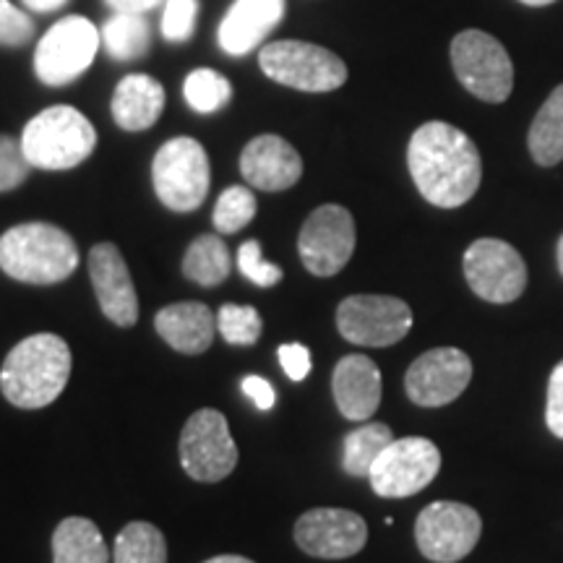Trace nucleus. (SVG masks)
<instances>
[{
  "label": "nucleus",
  "instance_id": "f257e3e1",
  "mask_svg": "<svg viewBox=\"0 0 563 563\" xmlns=\"http://www.w3.org/2000/svg\"><path fill=\"white\" fill-rule=\"evenodd\" d=\"M407 167L422 199L439 209H456L477 194L483 162L475 141L452 123H422L407 146Z\"/></svg>",
  "mask_w": 563,
  "mask_h": 563
},
{
  "label": "nucleus",
  "instance_id": "f03ea898",
  "mask_svg": "<svg viewBox=\"0 0 563 563\" xmlns=\"http://www.w3.org/2000/svg\"><path fill=\"white\" fill-rule=\"evenodd\" d=\"M70 347L58 334H32L21 340L0 368V391L19 410H42L66 389Z\"/></svg>",
  "mask_w": 563,
  "mask_h": 563
},
{
  "label": "nucleus",
  "instance_id": "7ed1b4c3",
  "mask_svg": "<svg viewBox=\"0 0 563 563\" xmlns=\"http://www.w3.org/2000/svg\"><path fill=\"white\" fill-rule=\"evenodd\" d=\"M79 266V249L66 230L24 222L0 235V269L24 285H58Z\"/></svg>",
  "mask_w": 563,
  "mask_h": 563
},
{
  "label": "nucleus",
  "instance_id": "20e7f679",
  "mask_svg": "<svg viewBox=\"0 0 563 563\" xmlns=\"http://www.w3.org/2000/svg\"><path fill=\"white\" fill-rule=\"evenodd\" d=\"M26 159L37 170H70L97 150V131L84 112L70 104H53L37 112L21 133Z\"/></svg>",
  "mask_w": 563,
  "mask_h": 563
},
{
  "label": "nucleus",
  "instance_id": "39448f33",
  "mask_svg": "<svg viewBox=\"0 0 563 563\" xmlns=\"http://www.w3.org/2000/svg\"><path fill=\"white\" fill-rule=\"evenodd\" d=\"M258 66L264 76L282 87L311 91V95L334 91L347 81V66L340 55L302 40L269 42L258 53Z\"/></svg>",
  "mask_w": 563,
  "mask_h": 563
},
{
  "label": "nucleus",
  "instance_id": "423d86ee",
  "mask_svg": "<svg viewBox=\"0 0 563 563\" xmlns=\"http://www.w3.org/2000/svg\"><path fill=\"white\" fill-rule=\"evenodd\" d=\"M152 183L157 199L170 211L188 214L199 209L211 183L207 150L191 136L165 141L154 154Z\"/></svg>",
  "mask_w": 563,
  "mask_h": 563
},
{
  "label": "nucleus",
  "instance_id": "0eeeda50",
  "mask_svg": "<svg viewBox=\"0 0 563 563\" xmlns=\"http://www.w3.org/2000/svg\"><path fill=\"white\" fill-rule=\"evenodd\" d=\"M452 66L462 87L483 102H506L514 89V63L488 32L467 30L452 40Z\"/></svg>",
  "mask_w": 563,
  "mask_h": 563
},
{
  "label": "nucleus",
  "instance_id": "6e6552de",
  "mask_svg": "<svg viewBox=\"0 0 563 563\" xmlns=\"http://www.w3.org/2000/svg\"><path fill=\"white\" fill-rule=\"evenodd\" d=\"M102 34L84 16L55 21L34 51V74L45 87H66L76 81L97 58Z\"/></svg>",
  "mask_w": 563,
  "mask_h": 563
},
{
  "label": "nucleus",
  "instance_id": "1a4fd4ad",
  "mask_svg": "<svg viewBox=\"0 0 563 563\" xmlns=\"http://www.w3.org/2000/svg\"><path fill=\"white\" fill-rule=\"evenodd\" d=\"M441 470V452L431 439H394L371 467V488L382 498H407L426 490Z\"/></svg>",
  "mask_w": 563,
  "mask_h": 563
},
{
  "label": "nucleus",
  "instance_id": "9d476101",
  "mask_svg": "<svg viewBox=\"0 0 563 563\" xmlns=\"http://www.w3.org/2000/svg\"><path fill=\"white\" fill-rule=\"evenodd\" d=\"M336 329L361 347H389L412 329V311L391 295H350L336 308Z\"/></svg>",
  "mask_w": 563,
  "mask_h": 563
},
{
  "label": "nucleus",
  "instance_id": "9b49d317",
  "mask_svg": "<svg viewBox=\"0 0 563 563\" xmlns=\"http://www.w3.org/2000/svg\"><path fill=\"white\" fill-rule=\"evenodd\" d=\"M180 464L196 483H220L238 464L228 418L220 410L194 412L180 433Z\"/></svg>",
  "mask_w": 563,
  "mask_h": 563
},
{
  "label": "nucleus",
  "instance_id": "f8f14e48",
  "mask_svg": "<svg viewBox=\"0 0 563 563\" xmlns=\"http://www.w3.org/2000/svg\"><path fill=\"white\" fill-rule=\"evenodd\" d=\"M483 534V519L473 506L435 501L420 511L415 540L420 553L433 563H456L475 551Z\"/></svg>",
  "mask_w": 563,
  "mask_h": 563
},
{
  "label": "nucleus",
  "instance_id": "ddd939ff",
  "mask_svg": "<svg viewBox=\"0 0 563 563\" xmlns=\"http://www.w3.org/2000/svg\"><path fill=\"white\" fill-rule=\"evenodd\" d=\"M355 243V220L350 211L340 203H323L300 228V262L313 277H334L350 264Z\"/></svg>",
  "mask_w": 563,
  "mask_h": 563
},
{
  "label": "nucleus",
  "instance_id": "4468645a",
  "mask_svg": "<svg viewBox=\"0 0 563 563\" xmlns=\"http://www.w3.org/2000/svg\"><path fill=\"white\" fill-rule=\"evenodd\" d=\"M464 279L477 298L514 302L527 287V264L519 251L498 238H481L464 251Z\"/></svg>",
  "mask_w": 563,
  "mask_h": 563
},
{
  "label": "nucleus",
  "instance_id": "2eb2a0df",
  "mask_svg": "<svg viewBox=\"0 0 563 563\" xmlns=\"http://www.w3.org/2000/svg\"><path fill=\"white\" fill-rule=\"evenodd\" d=\"M473 382V361L456 347L422 352L405 376V391L418 407H443L462 397Z\"/></svg>",
  "mask_w": 563,
  "mask_h": 563
},
{
  "label": "nucleus",
  "instance_id": "dca6fc26",
  "mask_svg": "<svg viewBox=\"0 0 563 563\" xmlns=\"http://www.w3.org/2000/svg\"><path fill=\"white\" fill-rule=\"evenodd\" d=\"M295 543L313 559H350L368 543V525L347 509H311L295 522Z\"/></svg>",
  "mask_w": 563,
  "mask_h": 563
},
{
  "label": "nucleus",
  "instance_id": "f3484780",
  "mask_svg": "<svg viewBox=\"0 0 563 563\" xmlns=\"http://www.w3.org/2000/svg\"><path fill=\"white\" fill-rule=\"evenodd\" d=\"M89 277L104 319L115 327L131 329L139 321V295L121 249L112 243H97L89 251Z\"/></svg>",
  "mask_w": 563,
  "mask_h": 563
},
{
  "label": "nucleus",
  "instance_id": "a211bd4d",
  "mask_svg": "<svg viewBox=\"0 0 563 563\" xmlns=\"http://www.w3.org/2000/svg\"><path fill=\"white\" fill-rule=\"evenodd\" d=\"M241 173L258 191H287L302 175V159L290 141L274 133L251 139L241 154Z\"/></svg>",
  "mask_w": 563,
  "mask_h": 563
},
{
  "label": "nucleus",
  "instance_id": "6ab92c4d",
  "mask_svg": "<svg viewBox=\"0 0 563 563\" xmlns=\"http://www.w3.org/2000/svg\"><path fill=\"white\" fill-rule=\"evenodd\" d=\"M285 0H235L217 30L220 47L232 58L256 51L272 30L285 19Z\"/></svg>",
  "mask_w": 563,
  "mask_h": 563
},
{
  "label": "nucleus",
  "instance_id": "aec40b11",
  "mask_svg": "<svg viewBox=\"0 0 563 563\" xmlns=\"http://www.w3.org/2000/svg\"><path fill=\"white\" fill-rule=\"evenodd\" d=\"M340 412L352 422L371 420L382 405V371L365 355H344L332 373Z\"/></svg>",
  "mask_w": 563,
  "mask_h": 563
},
{
  "label": "nucleus",
  "instance_id": "412c9836",
  "mask_svg": "<svg viewBox=\"0 0 563 563\" xmlns=\"http://www.w3.org/2000/svg\"><path fill=\"white\" fill-rule=\"evenodd\" d=\"M154 329L183 355H201L217 334V316L203 302H173L154 316Z\"/></svg>",
  "mask_w": 563,
  "mask_h": 563
},
{
  "label": "nucleus",
  "instance_id": "4be33fe9",
  "mask_svg": "<svg viewBox=\"0 0 563 563\" xmlns=\"http://www.w3.org/2000/svg\"><path fill=\"white\" fill-rule=\"evenodd\" d=\"M112 121L123 131H150L165 110V87L146 74L123 76L112 91Z\"/></svg>",
  "mask_w": 563,
  "mask_h": 563
},
{
  "label": "nucleus",
  "instance_id": "5701e85b",
  "mask_svg": "<svg viewBox=\"0 0 563 563\" xmlns=\"http://www.w3.org/2000/svg\"><path fill=\"white\" fill-rule=\"evenodd\" d=\"M53 563H110V551L91 519L68 517L53 532Z\"/></svg>",
  "mask_w": 563,
  "mask_h": 563
},
{
  "label": "nucleus",
  "instance_id": "b1692460",
  "mask_svg": "<svg viewBox=\"0 0 563 563\" xmlns=\"http://www.w3.org/2000/svg\"><path fill=\"white\" fill-rule=\"evenodd\" d=\"M527 146L540 167H553L563 159V84L551 91L534 115L527 133Z\"/></svg>",
  "mask_w": 563,
  "mask_h": 563
},
{
  "label": "nucleus",
  "instance_id": "393cba45",
  "mask_svg": "<svg viewBox=\"0 0 563 563\" xmlns=\"http://www.w3.org/2000/svg\"><path fill=\"white\" fill-rule=\"evenodd\" d=\"M230 269V251L220 235H199L183 256V274L201 287L222 285Z\"/></svg>",
  "mask_w": 563,
  "mask_h": 563
},
{
  "label": "nucleus",
  "instance_id": "a878e982",
  "mask_svg": "<svg viewBox=\"0 0 563 563\" xmlns=\"http://www.w3.org/2000/svg\"><path fill=\"white\" fill-rule=\"evenodd\" d=\"M391 441L394 433L386 422H365V426L355 428V431L344 435V473L352 477H368L371 467L376 464V460Z\"/></svg>",
  "mask_w": 563,
  "mask_h": 563
},
{
  "label": "nucleus",
  "instance_id": "bb28decb",
  "mask_svg": "<svg viewBox=\"0 0 563 563\" xmlns=\"http://www.w3.org/2000/svg\"><path fill=\"white\" fill-rule=\"evenodd\" d=\"M100 34L104 51L115 60H136L152 45L150 24L141 19V13H115Z\"/></svg>",
  "mask_w": 563,
  "mask_h": 563
},
{
  "label": "nucleus",
  "instance_id": "cd10ccee",
  "mask_svg": "<svg viewBox=\"0 0 563 563\" xmlns=\"http://www.w3.org/2000/svg\"><path fill=\"white\" fill-rule=\"evenodd\" d=\"M112 563H167L165 534L150 522L125 525L115 538Z\"/></svg>",
  "mask_w": 563,
  "mask_h": 563
},
{
  "label": "nucleus",
  "instance_id": "c85d7f7f",
  "mask_svg": "<svg viewBox=\"0 0 563 563\" xmlns=\"http://www.w3.org/2000/svg\"><path fill=\"white\" fill-rule=\"evenodd\" d=\"M183 97L188 108L201 115L222 110L232 97V84L214 68H196L183 81Z\"/></svg>",
  "mask_w": 563,
  "mask_h": 563
},
{
  "label": "nucleus",
  "instance_id": "c756f323",
  "mask_svg": "<svg viewBox=\"0 0 563 563\" xmlns=\"http://www.w3.org/2000/svg\"><path fill=\"white\" fill-rule=\"evenodd\" d=\"M256 207H258L256 196H253L251 188L230 186L228 191H222L220 199H217L211 222H214L217 232H222V235H232V232L243 230L245 224H251L253 217H256Z\"/></svg>",
  "mask_w": 563,
  "mask_h": 563
},
{
  "label": "nucleus",
  "instance_id": "7c9ffc66",
  "mask_svg": "<svg viewBox=\"0 0 563 563\" xmlns=\"http://www.w3.org/2000/svg\"><path fill=\"white\" fill-rule=\"evenodd\" d=\"M262 316L253 306H235V302H228V306L220 308L217 313V332L222 334V340L230 344H241V347H251V344L258 342L262 336Z\"/></svg>",
  "mask_w": 563,
  "mask_h": 563
},
{
  "label": "nucleus",
  "instance_id": "2f4dec72",
  "mask_svg": "<svg viewBox=\"0 0 563 563\" xmlns=\"http://www.w3.org/2000/svg\"><path fill=\"white\" fill-rule=\"evenodd\" d=\"M32 162L26 159L21 139H11L0 133V194L13 191L30 178Z\"/></svg>",
  "mask_w": 563,
  "mask_h": 563
},
{
  "label": "nucleus",
  "instance_id": "473e14b6",
  "mask_svg": "<svg viewBox=\"0 0 563 563\" xmlns=\"http://www.w3.org/2000/svg\"><path fill=\"white\" fill-rule=\"evenodd\" d=\"M238 269H241L245 279H251L253 285L258 287H274L279 285L282 277H285L279 266L266 262L262 243L258 241H245L241 249H238Z\"/></svg>",
  "mask_w": 563,
  "mask_h": 563
},
{
  "label": "nucleus",
  "instance_id": "72a5a7b5",
  "mask_svg": "<svg viewBox=\"0 0 563 563\" xmlns=\"http://www.w3.org/2000/svg\"><path fill=\"white\" fill-rule=\"evenodd\" d=\"M199 0H167L162 13V37L167 42H188L196 30Z\"/></svg>",
  "mask_w": 563,
  "mask_h": 563
},
{
  "label": "nucleus",
  "instance_id": "f704fd0d",
  "mask_svg": "<svg viewBox=\"0 0 563 563\" xmlns=\"http://www.w3.org/2000/svg\"><path fill=\"white\" fill-rule=\"evenodd\" d=\"M34 24L11 0H0V45L21 47L32 40Z\"/></svg>",
  "mask_w": 563,
  "mask_h": 563
},
{
  "label": "nucleus",
  "instance_id": "c9c22d12",
  "mask_svg": "<svg viewBox=\"0 0 563 563\" xmlns=\"http://www.w3.org/2000/svg\"><path fill=\"white\" fill-rule=\"evenodd\" d=\"M548 431L555 439H563V361L555 365L548 382V405H545Z\"/></svg>",
  "mask_w": 563,
  "mask_h": 563
},
{
  "label": "nucleus",
  "instance_id": "e433bc0d",
  "mask_svg": "<svg viewBox=\"0 0 563 563\" xmlns=\"http://www.w3.org/2000/svg\"><path fill=\"white\" fill-rule=\"evenodd\" d=\"M279 363H282V371L290 376V382H306V376L311 373V350L298 342L282 344Z\"/></svg>",
  "mask_w": 563,
  "mask_h": 563
},
{
  "label": "nucleus",
  "instance_id": "4c0bfd02",
  "mask_svg": "<svg viewBox=\"0 0 563 563\" xmlns=\"http://www.w3.org/2000/svg\"><path fill=\"white\" fill-rule=\"evenodd\" d=\"M243 394H245V397H251L253 405H256L262 412L272 410L274 402H277L274 386L262 376H245L243 378Z\"/></svg>",
  "mask_w": 563,
  "mask_h": 563
},
{
  "label": "nucleus",
  "instance_id": "58836bf2",
  "mask_svg": "<svg viewBox=\"0 0 563 563\" xmlns=\"http://www.w3.org/2000/svg\"><path fill=\"white\" fill-rule=\"evenodd\" d=\"M115 13H144L157 9L162 0H104Z\"/></svg>",
  "mask_w": 563,
  "mask_h": 563
},
{
  "label": "nucleus",
  "instance_id": "ea45409f",
  "mask_svg": "<svg viewBox=\"0 0 563 563\" xmlns=\"http://www.w3.org/2000/svg\"><path fill=\"white\" fill-rule=\"evenodd\" d=\"M68 0H24V5L30 11H37V13H51V11H58L66 5Z\"/></svg>",
  "mask_w": 563,
  "mask_h": 563
},
{
  "label": "nucleus",
  "instance_id": "a19ab883",
  "mask_svg": "<svg viewBox=\"0 0 563 563\" xmlns=\"http://www.w3.org/2000/svg\"><path fill=\"white\" fill-rule=\"evenodd\" d=\"M203 563H253V561L245 559V555H214V559H209Z\"/></svg>",
  "mask_w": 563,
  "mask_h": 563
},
{
  "label": "nucleus",
  "instance_id": "79ce46f5",
  "mask_svg": "<svg viewBox=\"0 0 563 563\" xmlns=\"http://www.w3.org/2000/svg\"><path fill=\"white\" fill-rule=\"evenodd\" d=\"M519 3H525V5H551V3H555V0H519Z\"/></svg>",
  "mask_w": 563,
  "mask_h": 563
},
{
  "label": "nucleus",
  "instance_id": "37998d69",
  "mask_svg": "<svg viewBox=\"0 0 563 563\" xmlns=\"http://www.w3.org/2000/svg\"><path fill=\"white\" fill-rule=\"evenodd\" d=\"M559 272H561V277H563V235H561V241H559Z\"/></svg>",
  "mask_w": 563,
  "mask_h": 563
}]
</instances>
